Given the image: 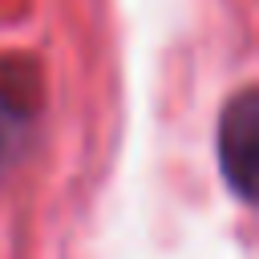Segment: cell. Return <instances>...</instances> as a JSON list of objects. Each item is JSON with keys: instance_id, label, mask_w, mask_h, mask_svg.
<instances>
[{"instance_id": "6da1fadb", "label": "cell", "mask_w": 259, "mask_h": 259, "mask_svg": "<svg viewBox=\"0 0 259 259\" xmlns=\"http://www.w3.org/2000/svg\"><path fill=\"white\" fill-rule=\"evenodd\" d=\"M219 170L223 182L239 202L255 198V174H259V93L247 85L239 89L219 117Z\"/></svg>"}]
</instances>
